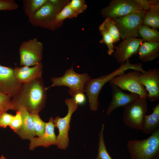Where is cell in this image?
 <instances>
[{
  "instance_id": "obj_36",
  "label": "cell",
  "mask_w": 159,
  "mask_h": 159,
  "mask_svg": "<svg viewBox=\"0 0 159 159\" xmlns=\"http://www.w3.org/2000/svg\"><path fill=\"white\" fill-rule=\"evenodd\" d=\"M49 1L51 3L59 12L62 9L64 5L66 4L62 0H49Z\"/></svg>"
},
{
  "instance_id": "obj_19",
  "label": "cell",
  "mask_w": 159,
  "mask_h": 159,
  "mask_svg": "<svg viewBox=\"0 0 159 159\" xmlns=\"http://www.w3.org/2000/svg\"><path fill=\"white\" fill-rule=\"evenodd\" d=\"M138 59L144 62L152 61L159 56V41L143 42L138 49Z\"/></svg>"
},
{
  "instance_id": "obj_18",
  "label": "cell",
  "mask_w": 159,
  "mask_h": 159,
  "mask_svg": "<svg viewBox=\"0 0 159 159\" xmlns=\"http://www.w3.org/2000/svg\"><path fill=\"white\" fill-rule=\"evenodd\" d=\"M18 111L20 112L21 115L23 123L16 133L22 139L29 140L35 137L36 135L30 113L22 107L19 108Z\"/></svg>"
},
{
  "instance_id": "obj_10",
  "label": "cell",
  "mask_w": 159,
  "mask_h": 159,
  "mask_svg": "<svg viewBox=\"0 0 159 159\" xmlns=\"http://www.w3.org/2000/svg\"><path fill=\"white\" fill-rule=\"evenodd\" d=\"M58 11L48 0V2L32 16L28 17V20L32 26L55 29L58 26L54 23Z\"/></svg>"
},
{
  "instance_id": "obj_23",
  "label": "cell",
  "mask_w": 159,
  "mask_h": 159,
  "mask_svg": "<svg viewBox=\"0 0 159 159\" xmlns=\"http://www.w3.org/2000/svg\"><path fill=\"white\" fill-rule=\"evenodd\" d=\"M48 0H23V7L25 15L29 17L36 12Z\"/></svg>"
},
{
  "instance_id": "obj_31",
  "label": "cell",
  "mask_w": 159,
  "mask_h": 159,
  "mask_svg": "<svg viewBox=\"0 0 159 159\" xmlns=\"http://www.w3.org/2000/svg\"><path fill=\"white\" fill-rule=\"evenodd\" d=\"M69 4L78 14L82 13L87 8L85 1L83 0H72Z\"/></svg>"
},
{
  "instance_id": "obj_8",
  "label": "cell",
  "mask_w": 159,
  "mask_h": 159,
  "mask_svg": "<svg viewBox=\"0 0 159 159\" xmlns=\"http://www.w3.org/2000/svg\"><path fill=\"white\" fill-rule=\"evenodd\" d=\"M43 46L37 38L23 42L19 49L20 65L30 67L41 62Z\"/></svg>"
},
{
  "instance_id": "obj_2",
  "label": "cell",
  "mask_w": 159,
  "mask_h": 159,
  "mask_svg": "<svg viewBox=\"0 0 159 159\" xmlns=\"http://www.w3.org/2000/svg\"><path fill=\"white\" fill-rule=\"evenodd\" d=\"M130 69L137 70L142 73L145 71L143 69L142 63L132 64L128 59L111 73L96 78H91L86 83L84 92L87 97L89 107L91 110L96 111L98 110L99 105L98 96L104 85L116 76L124 74L125 71Z\"/></svg>"
},
{
  "instance_id": "obj_38",
  "label": "cell",
  "mask_w": 159,
  "mask_h": 159,
  "mask_svg": "<svg viewBox=\"0 0 159 159\" xmlns=\"http://www.w3.org/2000/svg\"><path fill=\"white\" fill-rule=\"evenodd\" d=\"M153 159H159V154L157 155L153 158Z\"/></svg>"
},
{
  "instance_id": "obj_9",
  "label": "cell",
  "mask_w": 159,
  "mask_h": 159,
  "mask_svg": "<svg viewBox=\"0 0 159 159\" xmlns=\"http://www.w3.org/2000/svg\"><path fill=\"white\" fill-rule=\"evenodd\" d=\"M141 72L134 70L126 74L117 76L109 82L121 90L128 91L138 94L139 96L147 98L148 92L140 83L139 77Z\"/></svg>"
},
{
  "instance_id": "obj_39",
  "label": "cell",
  "mask_w": 159,
  "mask_h": 159,
  "mask_svg": "<svg viewBox=\"0 0 159 159\" xmlns=\"http://www.w3.org/2000/svg\"><path fill=\"white\" fill-rule=\"evenodd\" d=\"M95 159V158H94V159Z\"/></svg>"
},
{
  "instance_id": "obj_14",
  "label": "cell",
  "mask_w": 159,
  "mask_h": 159,
  "mask_svg": "<svg viewBox=\"0 0 159 159\" xmlns=\"http://www.w3.org/2000/svg\"><path fill=\"white\" fill-rule=\"evenodd\" d=\"M22 84L14 75V69L0 64V92L13 97L19 91Z\"/></svg>"
},
{
  "instance_id": "obj_35",
  "label": "cell",
  "mask_w": 159,
  "mask_h": 159,
  "mask_svg": "<svg viewBox=\"0 0 159 159\" xmlns=\"http://www.w3.org/2000/svg\"><path fill=\"white\" fill-rule=\"evenodd\" d=\"M137 4L142 9L145 11H148L150 7L149 0H134Z\"/></svg>"
},
{
  "instance_id": "obj_33",
  "label": "cell",
  "mask_w": 159,
  "mask_h": 159,
  "mask_svg": "<svg viewBox=\"0 0 159 159\" xmlns=\"http://www.w3.org/2000/svg\"><path fill=\"white\" fill-rule=\"evenodd\" d=\"M14 115L7 113H3L0 116V127L5 128L9 125Z\"/></svg>"
},
{
  "instance_id": "obj_16",
  "label": "cell",
  "mask_w": 159,
  "mask_h": 159,
  "mask_svg": "<svg viewBox=\"0 0 159 159\" xmlns=\"http://www.w3.org/2000/svg\"><path fill=\"white\" fill-rule=\"evenodd\" d=\"M110 85L112 99L106 110L107 116L116 108L120 107H125L139 96L135 93H126L116 86L111 84Z\"/></svg>"
},
{
  "instance_id": "obj_6",
  "label": "cell",
  "mask_w": 159,
  "mask_h": 159,
  "mask_svg": "<svg viewBox=\"0 0 159 159\" xmlns=\"http://www.w3.org/2000/svg\"><path fill=\"white\" fill-rule=\"evenodd\" d=\"M146 11L143 10H139L123 16L113 19L123 40L140 36L138 31L139 27L143 24Z\"/></svg>"
},
{
  "instance_id": "obj_22",
  "label": "cell",
  "mask_w": 159,
  "mask_h": 159,
  "mask_svg": "<svg viewBox=\"0 0 159 159\" xmlns=\"http://www.w3.org/2000/svg\"><path fill=\"white\" fill-rule=\"evenodd\" d=\"M138 33L143 42L159 41V31L144 24L139 28Z\"/></svg>"
},
{
  "instance_id": "obj_7",
  "label": "cell",
  "mask_w": 159,
  "mask_h": 159,
  "mask_svg": "<svg viewBox=\"0 0 159 159\" xmlns=\"http://www.w3.org/2000/svg\"><path fill=\"white\" fill-rule=\"evenodd\" d=\"M65 103L68 107L67 114L63 117L57 116L53 120L54 127L57 128L59 131L57 136V145L58 148L62 150L66 149L69 146L68 132L70 127V122L73 114L78 108V105L73 97L66 98Z\"/></svg>"
},
{
  "instance_id": "obj_12",
  "label": "cell",
  "mask_w": 159,
  "mask_h": 159,
  "mask_svg": "<svg viewBox=\"0 0 159 159\" xmlns=\"http://www.w3.org/2000/svg\"><path fill=\"white\" fill-rule=\"evenodd\" d=\"M141 84L148 92L147 98L150 102H153L159 99V69H149L141 73L139 77Z\"/></svg>"
},
{
  "instance_id": "obj_28",
  "label": "cell",
  "mask_w": 159,
  "mask_h": 159,
  "mask_svg": "<svg viewBox=\"0 0 159 159\" xmlns=\"http://www.w3.org/2000/svg\"><path fill=\"white\" fill-rule=\"evenodd\" d=\"M30 113L32 119L36 135L38 136L42 135L45 132V122L41 119L39 113Z\"/></svg>"
},
{
  "instance_id": "obj_3",
  "label": "cell",
  "mask_w": 159,
  "mask_h": 159,
  "mask_svg": "<svg viewBox=\"0 0 159 159\" xmlns=\"http://www.w3.org/2000/svg\"><path fill=\"white\" fill-rule=\"evenodd\" d=\"M127 149L131 159H153L159 154V128L148 138L129 141Z\"/></svg>"
},
{
  "instance_id": "obj_15",
  "label": "cell",
  "mask_w": 159,
  "mask_h": 159,
  "mask_svg": "<svg viewBox=\"0 0 159 159\" xmlns=\"http://www.w3.org/2000/svg\"><path fill=\"white\" fill-rule=\"evenodd\" d=\"M53 120V118L51 117L49 121L45 122V132L42 135L29 139L30 143L29 148L30 150H33L38 146L47 148L51 145H57V136L54 133Z\"/></svg>"
},
{
  "instance_id": "obj_21",
  "label": "cell",
  "mask_w": 159,
  "mask_h": 159,
  "mask_svg": "<svg viewBox=\"0 0 159 159\" xmlns=\"http://www.w3.org/2000/svg\"><path fill=\"white\" fill-rule=\"evenodd\" d=\"M151 114L146 115L142 130L147 135H151L159 128V102L153 108Z\"/></svg>"
},
{
  "instance_id": "obj_11",
  "label": "cell",
  "mask_w": 159,
  "mask_h": 159,
  "mask_svg": "<svg viewBox=\"0 0 159 159\" xmlns=\"http://www.w3.org/2000/svg\"><path fill=\"white\" fill-rule=\"evenodd\" d=\"M142 10L134 0H112L101 10V14L104 18L113 19Z\"/></svg>"
},
{
  "instance_id": "obj_27",
  "label": "cell",
  "mask_w": 159,
  "mask_h": 159,
  "mask_svg": "<svg viewBox=\"0 0 159 159\" xmlns=\"http://www.w3.org/2000/svg\"><path fill=\"white\" fill-rule=\"evenodd\" d=\"M102 24L112 37L114 43L118 42L120 37L118 29L113 19L106 18Z\"/></svg>"
},
{
  "instance_id": "obj_26",
  "label": "cell",
  "mask_w": 159,
  "mask_h": 159,
  "mask_svg": "<svg viewBox=\"0 0 159 159\" xmlns=\"http://www.w3.org/2000/svg\"><path fill=\"white\" fill-rule=\"evenodd\" d=\"M99 30L102 37L100 42L107 45L108 49L107 54L111 55L114 52L113 39L102 24L99 26Z\"/></svg>"
},
{
  "instance_id": "obj_25",
  "label": "cell",
  "mask_w": 159,
  "mask_h": 159,
  "mask_svg": "<svg viewBox=\"0 0 159 159\" xmlns=\"http://www.w3.org/2000/svg\"><path fill=\"white\" fill-rule=\"evenodd\" d=\"M104 123H103L99 134L98 154L95 159H113L108 153L105 145L104 138Z\"/></svg>"
},
{
  "instance_id": "obj_1",
  "label": "cell",
  "mask_w": 159,
  "mask_h": 159,
  "mask_svg": "<svg viewBox=\"0 0 159 159\" xmlns=\"http://www.w3.org/2000/svg\"><path fill=\"white\" fill-rule=\"evenodd\" d=\"M47 98L46 90L42 77L22 85L11 100V110L16 111L22 107L29 113H39L44 107Z\"/></svg>"
},
{
  "instance_id": "obj_20",
  "label": "cell",
  "mask_w": 159,
  "mask_h": 159,
  "mask_svg": "<svg viewBox=\"0 0 159 159\" xmlns=\"http://www.w3.org/2000/svg\"><path fill=\"white\" fill-rule=\"evenodd\" d=\"M150 7L146 11L143 24L153 28H159V1L149 0Z\"/></svg>"
},
{
  "instance_id": "obj_13",
  "label": "cell",
  "mask_w": 159,
  "mask_h": 159,
  "mask_svg": "<svg viewBox=\"0 0 159 159\" xmlns=\"http://www.w3.org/2000/svg\"><path fill=\"white\" fill-rule=\"evenodd\" d=\"M117 46L113 56L119 64H122L133 55L137 54L139 47L143 42L140 39L129 38L123 40Z\"/></svg>"
},
{
  "instance_id": "obj_37",
  "label": "cell",
  "mask_w": 159,
  "mask_h": 159,
  "mask_svg": "<svg viewBox=\"0 0 159 159\" xmlns=\"http://www.w3.org/2000/svg\"><path fill=\"white\" fill-rule=\"evenodd\" d=\"M0 159H7L4 155H2L0 157Z\"/></svg>"
},
{
  "instance_id": "obj_34",
  "label": "cell",
  "mask_w": 159,
  "mask_h": 159,
  "mask_svg": "<svg viewBox=\"0 0 159 159\" xmlns=\"http://www.w3.org/2000/svg\"><path fill=\"white\" fill-rule=\"evenodd\" d=\"M74 100L78 105L84 104L86 101L84 93L80 92L76 94L73 97Z\"/></svg>"
},
{
  "instance_id": "obj_5",
  "label": "cell",
  "mask_w": 159,
  "mask_h": 159,
  "mask_svg": "<svg viewBox=\"0 0 159 159\" xmlns=\"http://www.w3.org/2000/svg\"><path fill=\"white\" fill-rule=\"evenodd\" d=\"M147 98L139 96L124 107L123 119L127 126L142 130L148 109Z\"/></svg>"
},
{
  "instance_id": "obj_4",
  "label": "cell",
  "mask_w": 159,
  "mask_h": 159,
  "mask_svg": "<svg viewBox=\"0 0 159 159\" xmlns=\"http://www.w3.org/2000/svg\"><path fill=\"white\" fill-rule=\"evenodd\" d=\"M73 64L62 76L52 78V85L45 87L46 90L53 87L64 86L69 88V93L73 97L78 93H84L85 85L91 79L90 76L87 73L80 74L76 72L73 69Z\"/></svg>"
},
{
  "instance_id": "obj_30",
  "label": "cell",
  "mask_w": 159,
  "mask_h": 159,
  "mask_svg": "<svg viewBox=\"0 0 159 159\" xmlns=\"http://www.w3.org/2000/svg\"><path fill=\"white\" fill-rule=\"evenodd\" d=\"M23 123L22 116L19 111H16V114L14 116L9 125L10 128L16 133L21 127Z\"/></svg>"
},
{
  "instance_id": "obj_32",
  "label": "cell",
  "mask_w": 159,
  "mask_h": 159,
  "mask_svg": "<svg viewBox=\"0 0 159 159\" xmlns=\"http://www.w3.org/2000/svg\"><path fill=\"white\" fill-rule=\"evenodd\" d=\"M18 7V5L14 0H0V11H12Z\"/></svg>"
},
{
  "instance_id": "obj_17",
  "label": "cell",
  "mask_w": 159,
  "mask_h": 159,
  "mask_svg": "<svg viewBox=\"0 0 159 159\" xmlns=\"http://www.w3.org/2000/svg\"><path fill=\"white\" fill-rule=\"evenodd\" d=\"M42 66L40 62L33 67H16L14 68L15 76L21 84L30 83L42 77Z\"/></svg>"
},
{
  "instance_id": "obj_29",
  "label": "cell",
  "mask_w": 159,
  "mask_h": 159,
  "mask_svg": "<svg viewBox=\"0 0 159 159\" xmlns=\"http://www.w3.org/2000/svg\"><path fill=\"white\" fill-rule=\"evenodd\" d=\"M11 98L10 95L0 92V116L3 113L11 110Z\"/></svg>"
},
{
  "instance_id": "obj_24",
  "label": "cell",
  "mask_w": 159,
  "mask_h": 159,
  "mask_svg": "<svg viewBox=\"0 0 159 159\" xmlns=\"http://www.w3.org/2000/svg\"><path fill=\"white\" fill-rule=\"evenodd\" d=\"M78 14L71 7L68 3L56 14L54 23L58 27L59 26L64 19L76 17Z\"/></svg>"
}]
</instances>
